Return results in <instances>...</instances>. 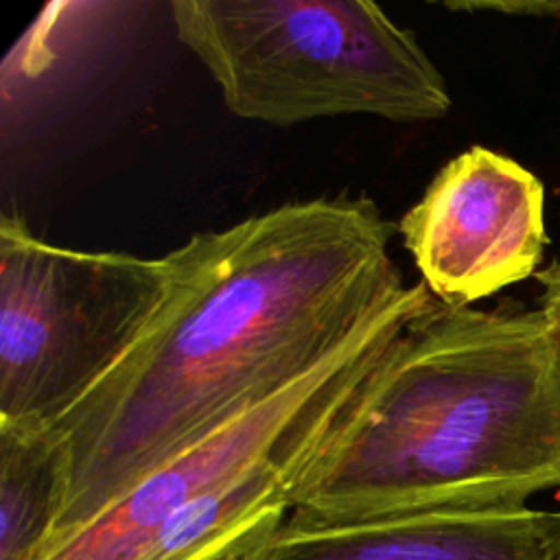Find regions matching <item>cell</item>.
<instances>
[{
  "mask_svg": "<svg viewBox=\"0 0 560 560\" xmlns=\"http://www.w3.org/2000/svg\"><path fill=\"white\" fill-rule=\"evenodd\" d=\"M368 197H315L195 232L118 368L59 424L66 497L46 558L142 477L313 372L409 284ZM44 558V560H46Z\"/></svg>",
  "mask_w": 560,
  "mask_h": 560,
  "instance_id": "1",
  "label": "cell"
},
{
  "mask_svg": "<svg viewBox=\"0 0 560 560\" xmlns=\"http://www.w3.org/2000/svg\"><path fill=\"white\" fill-rule=\"evenodd\" d=\"M558 486L560 346L542 311L431 298L293 481L289 514L525 508Z\"/></svg>",
  "mask_w": 560,
  "mask_h": 560,
  "instance_id": "2",
  "label": "cell"
},
{
  "mask_svg": "<svg viewBox=\"0 0 560 560\" xmlns=\"http://www.w3.org/2000/svg\"><path fill=\"white\" fill-rule=\"evenodd\" d=\"M179 42L225 107L276 127L330 116L427 122L451 94L413 31L368 0H175Z\"/></svg>",
  "mask_w": 560,
  "mask_h": 560,
  "instance_id": "3",
  "label": "cell"
},
{
  "mask_svg": "<svg viewBox=\"0 0 560 560\" xmlns=\"http://www.w3.org/2000/svg\"><path fill=\"white\" fill-rule=\"evenodd\" d=\"M171 262L48 243L0 219V427L50 429L131 352Z\"/></svg>",
  "mask_w": 560,
  "mask_h": 560,
  "instance_id": "4",
  "label": "cell"
},
{
  "mask_svg": "<svg viewBox=\"0 0 560 560\" xmlns=\"http://www.w3.org/2000/svg\"><path fill=\"white\" fill-rule=\"evenodd\" d=\"M429 300L424 282L409 284L339 352L158 466L46 560H142L168 525L203 497L265 462L317 451L359 385Z\"/></svg>",
  "mask_w": 560,
  "mask_h": 560,
  "instance_id": "5",
  "label": "cell"
},
{
  "mask_svg": "<svg viewBox=\"0 0 560 560\" xmlns=\"http://www.w3.org/2000/svg\"><path fill=\"white\" fill-rule=\"evenodd\" d=\"M398 232L429 293L472 306L536 276L547 245L545 188L512 158L470 147L433 175Z\"/></svg>",
  "mask_w": 560,
  "mask_h": 560,
  "instance_id": "6",
  "label": "cell"
},
{
  "mask_svg": "<svg viewBox=\"0 0 560 560\" xmlns=\"http://www.w3.org/2000/svg\"><path fill=\"white\" fill-rule=\"evenodd\" d=\"M560 512L429 510L348 521L287 514L243 560H556Z\"/></svg>",
  "mask_w": 560,
  "mask_h": 560,
  "instance_id": "7",
  "label": "cell"
},
{
  "mask_svg": "<svg viewBox=\"0 0 560 560\" xmlns=\"http://www.w3.org/2000/svg\"><path fill=\"white\" fill-rule=\"evenodd\" d=\"M66 497L52 429L0 427V560H44Z\"/></svg>",
  "mask_w": 560,
  "mask_h": 560,
  "instance_id": "8",
  "label": "cell"
},
{
  "mask_svg": "<svg viewBox=\"0 0 560 560\" xmlns=\"http://www.w3.org/2000/svg\"><path fill=\"white\" fill-rule=\"evenodd\" d=\"M451 11H492L516 18H560V0H457L444 2Z\"/></svg>",
  "mask_w": 560,
  "mask_h": 560,
  "instance_id": "9",
  "label": "cell"
},
{
  "mask_svg": "<svg viewBox=\"0 0 560 560\" xmlns=\"http://www.w3.org/2000/svg\"><path fill=\"white\" fill-rule=\"evenodd\" d=\"M536 280L542 287L540 311L551 324V330L560 346V258H556L549 267L536 271Z\"/></svg>",
  "mask_w": 560,
  "mask_h": 560,
  "instance_id": "10",
  "label": "cell"
},
{
  "mask_svg": "<svg viewBox=\"0 0 560 560\" xmlns=\"http://www.w3.org/2000/svg\"><path fill=\"white\" fill-rule=\"evenodd\" d=\"M280 521H282V518L267 521V523H260V525H256V527H249V529L236 534L234 538L221 542L219 547L210 549V551H208L203 558H199V560H243V556L247 553V549H249L267 529H271V527L278 525Z\"/></svg>",
  "mask_w": 560,
  "mask_h": 560,
  "instance_id": "11",
  "label": "cell"
},
{
  "mask_svg": "<svg viewBox=\"0 0 560 560\" xmlns=\"http://www.w3.org/2000/svg\"><path fill=\"white\" fill-rule=\"evenodd\" d=\"M556 560H560V545H558V556H556Z\"/></svg>",
  "mask_w": 560,
  "mask_h": 560,
  "instance_id": "12",
  "label": "cell"
}]
</instances>
